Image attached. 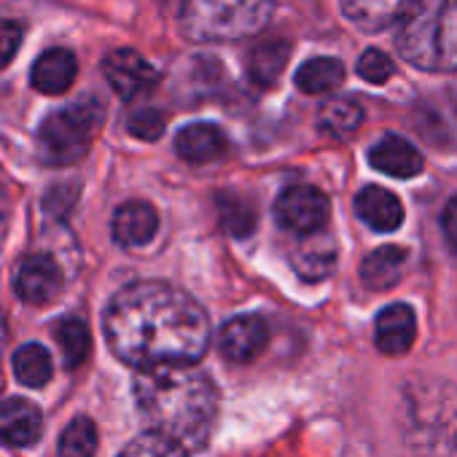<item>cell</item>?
I'll list each match as a JSON object with an SVG mask.
<instances>
[{
	"label": "cell",
	"instance_id": "10",
	"mask_svg": "<svg viewBox=\"0 0 457 457\" xmlns=\"http://www.w3.org/2000/svg\"><path fill=\"white\" fill-rule=\"evenodd\" d=\"M14 291L25 304L46 307L62 294V272L54 256L49 253H30L17 270Z\"/></svg>",
	"mask_w": 457,
	"mask_h": 457
},
{
	"label": "cell",
	"instance_id": "7",
	"mask_svg": "<svg viewBox=\"0 0 457 457\" xmlns=\"http://www.w3.org/2000/svg\"><path fill=\"white\" fill-rule=\"evenodd\" d=\"M328 196L315 186H288L275 202V218L286 232L296 237H310L328 223Z\"/></svg>",
	"mask_w": 457,
	"mask_h": 457
},
{
	"label": "cell",
	"instance_id": "29",
	"mask_svg": "<svg viewBox=\"0 0 457 457\" xmlns=\"http://www.w3.org/2000/svg\"><path fill=\"white\" fill-rule=\"evenodd\" d=\"M164 127H167V116L156 108H140L135 111L129 119H127V129L132 137L137 140H159L164 135Z\"/></svg>",
	"mask_w": 457,
	"mask_h": 457
},
{
	"label": "cell",
	"instance_id": "32",
	"mask_svg": "<svg viewBox=\"0 0 457 457\" xmlns=\"http://www.w3.org/2000/svg\"><path fill=\"white\" fill-rule=\"evenodd\" d=\"M441 232L452 253H457V196L449 199V204L441 212Z\"/></svg>",
	"mask_w": 457,
	"mask_h": 457
},
{
	"label": "cell",
	"instance_id": "24",
	"mask_svg": "<svg viewBox=\"0 0 457 457\" xmlns=\"http://www.w3.org/2000/svg\"><path fill=\"white\" fill-rule=\"evenodd\" d=\"M52 374H54V363L44 345L28 342L14 353V377L25 387H44L52 379Z\"/></svg>",
	"mask_w": 457,
	"mask_h": 457
},
{
	"label": "cell",
	"instance_id": "18",
	"mask_svg": "<svg viewBox=\"0 0 457 457\" xmlns=\"http://www.w3.org/2000/svg\"><path fill=\"white\" fill-rule=\"evenodd\" d=\"M339 4H342L345 17L355 28L379 33V30L395 25L406 14L411 0H339Z\"/></svg>",
	"mask_w": 457,
	"mask_h": 457
},
{
	"label": "cell",
	"instance_id": "2",
	"mask_svg": "<svg viewBox=\"0 0 457 457\" xmlns=\"http://www.w3.org/2000/svg\"><path fill=\"white\" fill-rule=\"evenodd\" d=\"M140 414L186 452L207 446L218 420V387L194 363H164L143 369L132 379Z\"/></svg>",
	"mask_w": 457,
	"mask_h": 457
},
{
	"label": "cell",
	"instance_id": "17",
	"mask_svg": "<svg viewBox=\"0 0 457 457\" xmlns=\"http://www.w3.org/2000/svg\"><path fill=\"white\" fill-rule=\"evenodd\" d=\"M355 212L366 226L374 228V232H385V235L395 232V228L403 223L401 199L382 186H366L355 196Z\"/></svg>",
	"mask_w": 457,
	"mask_h": 457
},
{
	"label": "cell",
	"instance_id": "11",
	"mask_svg": "<svg viewBox=\"0 0 457 457\" xmlns=\"http://www.w3.org/2000/svg\"><path fill=\"white\" fill-rule=\"evenodd\" d=\"M44 433V414L28 398L0 401V444L4 446H30Z\"/></svg>",
	"mask_w": 457,
	"mask_h": 457
},
{
	"label": "cell",
	"instance_id": "28",
	"mask_svg": "<svg viewBox=\"0 0 457 457\" xmlns=\"http://www.w3.org/2000/svg\"><path fill=\"white\" fill-rule=\"evenodd\" d=\"M119 457H188L186 449L180 444H175L172 438L162 436V433H143L137 438H132Z\"/></svg>",
	"mask_w": 457,
	"mask_h": 457
},
{
	"label": "cell",
	"instance_id": "8",
	"mask_svg": "<svg viewBox=\"0 0 457 457\" xmlns=\"http://www.w3.org/2000/svg\"><path fill=\"white\" fill-rule=\"evenodd\" d=\"M103 73L121 100H137L159 84V71L135 49H116L103 60Z\"/></svg>",
	"mask_w": 457,
	"mask_h": 457
},
{
	"label": "cell",
	"instance_id": "12",
	"mask_svg": "<svg viewBox=\"0 0 457 457\" xmlns=\"http://www.w3.org/2000/svg\"><path fill=\"white\" fill-rule=\"evenodd\" d=\"M417 337V318L414 310L403 302H395L390 307H385L377 315L374 323V345L379 347V353L385 355H403L411 350Z\"/></svg>",
	"mask_w": 457,
	"mask_h": 457
},
{
	"label": "cell",
	"instance_id": "4",
	"mask_svg": "<svg viewBox=\"0 0 457 457\" xmlns=\"http://www.w3.org/2000/svg\"><path fill=\"white\" fill-rule=\"evenodd\" d=\"M403 438L425 454L457 449V387L441 379H414L403 387Z\"/></svg>",
	"mask_w": 457,
	"mask_h": 457
},
{
	"label": "cell",
	"instance_id": "25",
	"mask_svg": "<svg viewBox=\"0 0 457 457\" xmlns=\"http://www.w3.org/2000/svg\"><path fill=\"white\" fill-rule=\"evenodd\" d=\"M54 339L60 342L62 347V358H65V366L68 369H79L89 353H92V334H89V326L76 318V315H68L62 320H57L54 326Z\"/></svg>",
	"mask_w": 457,
	"mask_h": 457
},
{
	"label": "cell",
	"instance_id": "20",
	"mask_svg": "<svg viewBox=\"0 0 457 457\" xmlns=\"http://www.w3.org/2000/svg\"><path fill=\"white\" fill-rule=\"evenodd\" d=\"M288 57H291V44L280 38L253 46L248 54V79L256 87H272L286 71Z\"/></svg>",
	"mask_w": 457,
	"mask_h": 457
},
{
	"label": "cell",
	"instance_id": "6",
	"mask_svg": "<svg viewBox=\"0 0 457 457\" xmlns=\"http://www.w3.org/2000/svg\"><path fill=\"white\" fill-rule=\"evenodd\" d=\"M105 108L97 97H84L44 119L38 129V159L49 167L81 162L100 132Z\"/></svg>",
	"mask_w": 457,
	"mask_h": 457
},
{
	"label": "cell",
	"instance_id": "19",
	"mask_svg": "<svg viewBox=\"0 0 457 457\" xmlns=\"http://www.w3.org/2000/svg\"><path fill=\"white\" fill-rule=\"evenodd\" d=\"M406 267V251L398 245H382L369 253L361 264V280L371 291H387L398 286Z\"/></svg>",
	"mask_w": 457,
	"mask_h": 457
},
{
	"label": "cell",
	"instance_id": "26",
	"mask_svg": "<svg viewBox=\"0 0 457 457\" xmlns=\"http://www.w3.org/2000/svg\"><path fill=\"white\" fill-rule=\"evenodd\" d=\"M97 452V425L89 417H76L60 436L62 457H95Z\"/></svg>",
	"mask_w": 457,
	"mask_h": 457
},
{
	"label": "cell",
	"instance_id": "15",
	"mask_svg": "<svg viewBox=\"0 0 457 457\" xmlns=\"http://www.w3.org/2000/svg\"><path fill=\"white\" fill-rule=\"evenodd\" d=\"M369 164L390 178H414L422 172V154L401 135H387L382 137L371 151H369Z\"/></svg>",
	"mask_w": 457,
	"mask_h": 457
},
{
	"label": "cell",
	"instance_id": "23",
	"mask_svg": "<svg viewBox=\"0 0 457 457\" xmlns=\"http://www.w3.org/2000/svg\"><path fill=\"white\" fill-rule=\"evenodd\" d=\"M345 81V65L334 57H315L296 73V87L304 95H328Z\"/></svg>",
	"mask_w": 457,
	"mask_h": 457
},
{
	"label": "cell",
	"instance_id": "14",
	"mask_svg": "<svg viewBox=\"0 0 457 457\" xmlns=\"http://www.w3.org/2000/svg\"><path fill=\"white\" fill-rule=\"evenodd\" d=\"M76 76H79V60L71 49L62 46L46 49L30 71V81L41 95H65L73 87Z\"/></svg>",
	"mask_w": 457,
	"mask_h": 457
},
{
	"label": "cell",
	"instance_id": "31",
	"mask_svg": "<svg viewBox=\"0 0 457 457\" xmlns=\"http://www.w3.org/2000/svg\"><path fill=\"white\" fill-rule=\"evenodd\" d=\"M22 38H25V28L20 22L0 20V68H6L17 57Z\"/></svg>",
	"mask_w": 457,
	"mask_h": 457
},
{
	"label": "cell",
	"instance_id": "27",
	"mask_svg": "<svg viewBox=\"0 0 457 457\" xmlns=\"http://www.w3.org/2000/svg\"><path fill=\"white\" fill-rule=\"evenodd\" d=\"M337 267V251L334 245H318V248H302L294 256V270L304 280H323L334 272Z\"/></svg>",
	"mask_w": 457,
	"mask_h": 457
},
{
	"label": "cell",
	"instance_id": "3",
	"mask_svg": "<svg viewBox=\"0 0 457 457\" xmlns=\"http://www.w3.org/2000/svg\"><path fill=\"white\" fill-rule=\"evenodd\" d=\"M395 49L420 71L457 73V0H411Z\"/></svg>",
	"mask_w": 457,
	"mask_h": 457
},
{
	"label": "cell",
	"instance_id": "33",
	"mask_svg": "<svg viewBox=\"0 0 457 457\" xmlns=\"http://www.w3.org/2000/svg\"><path fill=\"white\" fill-rule=\"evenodd\" d=\"M154 4H156L162 12H167V14H172V17H180V20H183V14H186V9H188V0H154Z\"/></svg>",
	"mask_w": 457,
	"mask_h": 457
},
{
	"label": "cell",
	"instance_id": "13",
	"mask_svg": "<svg viewBox=\"0 0 457 457\" xmlns=\"http://www.w3.org/2000/svg\"><path fill=\"white\" fill-rule=\"evenodd\" d=\"M113 240L124 248H140L148 245L156 232H159V215L156 210L143 202V199H132L124 202L116 212H113Z\"/></svg>",
	"mask_w": 457,
	"mask_h": 457
},
{
	"label": "cell",
	"instance_id": "21",
	"mask_svg": "<svg viewBox=\"0 0 457 457\" xmlns=\"http://www.w3.org/2000/svg\"><path fill=\"white\" fill-rule=\"evenodd\" d=\"M361 124H363V108L347 97L328 100L318 113V129L328 137H337V140L355 135L361 129Z\"/></svg>",
	"mask_w": 457,
	"mask_h": 457
},
{
	"label": "cell",
	"instance_id": "1",
	"mask_svg": "<svg viewBox=\"0 0 457 457\" xmlns=\"http://www.w3.org/2000/svg\"><path fill=\"white\" fill-rule=\"evenodd\" d=\"M113 355L143 371L164 363H196L210 347V318L186 291L143 280L121 288L103 315Z\"/></svg>",
	"mask_w": 457,
	"mask_h": 457
},
{
	"label": "cell",
	"instance_id": "30",
	"mask_svg": "<svg viewBox=\"0 0 457 457\" xmlns=\"http://www.w3.org/2000/svg\"><path fill=\"white\" fill-rule=\"evenodd\" d=\"M393 73H395L393 60L379 49H369L358 60V76L369 84H385Z\"/></svg>",
	"mask_w": 457,
	"mask_h": 457
},
{
	"label": "cell",
	"instance_id": "16",
	"mask_svg": "<svg viewBox=\"0 0 457 457\" xmlns=\"http://www.w3.org/2000/svg\"><path fill=\"white\" fill-rule=\"evenodd\" d=\"M226 148H228V140H226L223 129L215 124H207V121L188 124L175 135V154L191 164L215 162L226 154Z\"/></svg>",
	"mask_w": 457,
	"mask_h": 457
},
{
	"label": "cell",
	"instance_id": "34",
	"mask_svg": "<svg viewBox=\"0 0 457 457\" xmlns=\"http://www.w3.org/2000/svg\"><path fill=\"white\" fill-rule=\"evenodd\" d=\"M6 345H9V323H6V315L0 312V358L6 353Z\"/></svg>",
	"mask_w": 457,
	"mask_h": 457
},
{
	"label": "cell",
	"instance_id": "5",
	"mask_svg": "<svg viewBox=\"0 0 457 457\" xmlns=\"http://www.w3.org/2000/svg\"><path fill=\"white\" fill-rule=\"evenodd\" d=\"M275 14V0H194L180 25L191 41H237L262 33Z\"/></svg>",
	"mask_w": 457,
	"mask_h": 457
},
{
	"label": "cell",
	"instance_id": "9",
	"mask_svg": "<svg viewBox=\"0 0 457 457\" xmlns=\"http://www.w3.org/2000/svg\"><path fill=\"white\" fill-rule=\"evenodd\" d=\"M267 345H270V326L256 312L226 320L218 334V350L228 363H253Z\"/></svg>",
	"mask_w": 457,
	"mask_h": 457
},
{
	"label": "cell",
	"instance_id": "22",
	"mask_svg": "<svg viewBox=\"0 0 457 457\" xmlns=\"http://www.w3.org/2000/svg\"><path fill=\"white\" fill-rule=\"evenodd\" d=\"M218 218L226 235H232L237 240H245L256 232V207L237 194H218L215 196Z\"/></svg>",
	"mask_w": 457,
	"mask_h": 457
}]
</instances>
